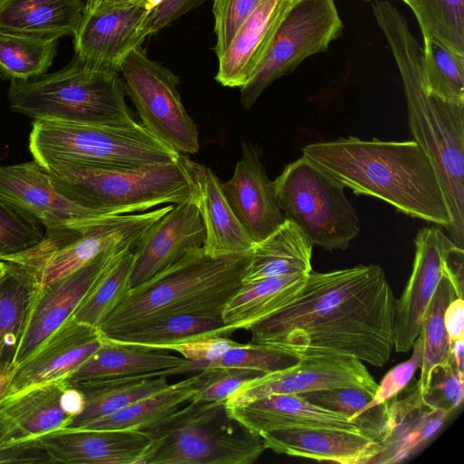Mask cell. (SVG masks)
I'll list each match as a JSON object with an SVG mask.
<instances>
[{"label":"cell","mask_w":464,"mask_h":464,"mask_svg":"<svg viewBox=\"0 0 464 464\" xmlns=\"http://www.w3.org/2000/svg\"><path fill=\"white\" fill-rule=\"evenodd\" d=\"M395 304L380 266L312 270L289 304L248 329L250 343L300 359L351 356L382 367L394 351Z\"/></svg>","instance_id":"cell-1"},{"label":"cell","mask_w":464,"mask_h":464,"mask_svg":"<svg viewBox=\"0 0 464 464\" xmlns=\"http://www.w3.org/2000/svg\"><path fill=\"white\" fill-rule=\"evenodd\" d=\"M302 152L356 195L377 198L405 215L450 228L451 218L436 171L414 140L350 136L308 144Z\"/></svg>","instance_id":"cell-2"},{"label":"cell","mask_w":464,"mask_h":464,"mask_svg":"<svg viewBox=\"0 0 464 464\" xmlns=\"http://www.w3.org/2000/svg\"><path fill=\"white\" fill-rule=\"evenodd\" d=\"M372 13L399 69L414 140L430 159L451 218L448 229L459 247L464 243V106L430 95L421 73L422 47L404 15L389 1Z\"/></svg>","instance_id":"cell-3"},{"label":"cell","mask_w":464,"mask_h":464,"mask_svg":"<svg viewBox=\"0 0 464 464\" xmlns=\"http://www.w3.org/2000/svg\"><path fill=\"white\" fill-rule=\"evenodd\" d=\"M249 252L210 256L203 247L191 251L130 288L99 328L102 336L111 337L175 314L222 316L226 304L243 285Z\"/></svg>","instance_id":"cell-4"},{"label":"cell","mask_w":464,"mask_h":464,"mask_svg":"<svg viewBox=\"0 0 464 464\" xmlns=\"http://www.w3.org/2000/svg\"><path fill=\"white\" fill-rule=\"evenodd\" d=\"M117 71L76 55L63 69L27 81L11 80L9 108L34 121L129 126L135 124Z\"/></svg>","instance_id":"cell-5"},{"label":"cell","mask_w":464,"mask_h":464,"mask_svg":"<svg viewBox=\"0 0 464 464\" xmlns=\"http://www.w3.org/2000/svg\"><path fill=\"white\" fill-rule=\"evenodd\" d=\"M44 169L54 188L70 200L106 214L195 203L197 197L194 180L179 159L133 168L60 163Z\"/></svg>","instance_id":"cell-6"},{"label":"cell","mask_w":464,"mask_h":464,"mask_svg":"<svg viewBox=\"0 0 464 464\" xmlns=\"http://www.w3.org/2000/svg\"><path fill=\"white\" fill-rule=\"evenodd\" d=\"M138 430L150 440L141 464H252L266 450L225 401L191 400Z\"/></svg>","instance_id":"cell-7"},{"label":"cell","mask_w":464,"mask_h":464,"mask_svg":"<svg viewBox=\"0 0 464 464\" xmlns=\"http://www.w3.org/2000/svg\"><path fill=\"white\" fill-rule=\"evenodd\" d=\"M29 150L43 168L60 163L133 168L177 162L180 154L140 122L113 126L34 121Z\"/></svg>","instance_id":"cell-8"},{"label":"cell","mask_w":464,"mask_h":464,"mask_svg":"<svg viewBox=\"0 0 464 464\" xmlns=\"http://www.w3.org/2000/svg\"><path fill=\"white\" fill-rule=\"evenodd\" d=\"M172 207L95 216L47 228L39 244L3 260L31 268L42 286L73 273L107 248L121 245L135 248L147 229Z\"/></svg>","instance_id":"cell-9"},{"label":"cell","mask_w":464,"mask_h":464,"mask_svg":"<svg viewBox=\"0 0 464 464\" xmlns=\"http://www.w3.org/2000/svg\"><path fill=\"white\" fill-rule=\"evenodd\" d=\"M281 210L314 246L345 250L358 236L359 218L344 187L302 156L274 180Z\"/></svg>","instance_id":"cell-10"},{"label":"cell","mask_w":464,"mask_h":464,"mask_svg":"<svg viewBox=\"0 0 464 464\" xmlns=\"http://www.w3.org/2000/svg\"><path fill=\"white\" fill-rule=\"evenodd\" d=\"M120 73L141 125L177 152L197 153L199 150L198 130L181 102L179 77L149 58L141 45L124 58Z\"/></svg>","instance_id":"cell-11"},{"label":"cell","mask_w":464,"mask_h":464,"mask_svg":"<svg viewBox=\"0 0 464 464\" xmlns=\"http://www.w3.org/2000/svg\"><path fill=\"white\" fill-rule=\"evenodd\" d=\"M343 29L334 0H294L262 62L240 88L242 106L252 107L276 80L290 74L307 57L326 52Z\"/></svg>","instance_id":"cell-12"},{"label":"cell","mask_w":464,"mask_h":464,"mask_svg":"<svg viewBox=\"0 0 464 464\" xmlns=\"http://www.w3.org/2000/svg\"><path fill=\"white\" fill-rule=\"evenodd\" d=\"M377 386L366 366L354 357L313 356L249 381L225 403L227 408H234L273 394H300L335 388H359L374 395Z\"/></svg>","instance_id":"cell-13"},{"label":"cell","mask_w":464,"mask_h":464,"mask_svg":"<svg viewBox=\"0 0 464 464\" xmlns=\"http://www.w3.org/2000/svg\"><path fill=\"white\" fill-rule=\"evenodd\" d=\"M84 408L82 392L66 378L0 401V449L65 429Z\"/></svg>","instance_id":"cell-14"},{"label":"cell","mask_w":464,"mask_h":464,"mask_svg":"<svg viewBox=\"0 0 464 464\" xmlns=\"http://www.w3.org/2000/svg\"><path fill=\"white\" fill-rule=\"evenodd\" d=\"M408 284L395 304L393 350L407 353L420 336L423 318L451 254L460 248L438 227L420 229ZM463 249V248H462Z\"/></svg>","instance_id":"cell-15"},{"label":"cell","mask_w":464,"mask_h":464,"mask_svg":"<svg viewBox=\"0 0 464 464\" xmlns=\"http://www.w3.org/2000/svg\"><path fill=\"white\" fill-rule=\"evenodd\" d=\"M159 0H132L83 12L73 35L75 55L93 65L117 71L124 58L145 40L144 21Z\"/></svg>","instance_id":"cell-16"},{"label":"cell","mask_w":464,"mask_h":464,"mask_svg":"<svg viewBox=\"0 0 464 464\" xmlns=\"http://www.w3.org/2000/svg\"><path fill=\"white\" fill-rule=\"evenodd\" d=\"M125 249L134 247L121 245L107 248L73 273L40 287L14 357L15 366L72 317L104 268Z\"/></svg>","instance_id":"cell-17"},{"label":"cell","mask_w":464,"mask_h":464,"mask_svg":"<svg viewBox=\"0 0 464 464\" xmlns=\"http://www.w3.org/2000/svg\"><path fill=\"white\" fill-rule=\"evenodd\" d=\"M205 228L194 202L173 205L155 221L133 249L130 288L166 270L191 251L203 247Z\"/></svg>","instance_id":"cell-18"},{"label":"cell","mask_w":464,"mask_h":464,"mask_svg":"<svg viewBox=\"0 0 464 464\" xmlns=\"http://www.w3.org/2000/svg\"><path fill=\"white\" fill-rule=\"evenodd\" d=\"M102 343L99 329L69 318L27 359L15 366L4 398L39 384L67 378L92 355Z\"/></svg>","instance_id":"cell-19"},{"label":"cell","mask_w":464,"mask_h":464,"mask_svg":"<svg viewBox=\"0 0 464 464\" xmlns=\"http://www.w3.org/2000/svg\"><path fill=\"white\" fill-rule=\"evenodd\" d=\"M224 195L246 233L257 243L285 220L281 210L274 181L262 164L258 149L242 143V153L231 179L221 182Z\"/></svg>","instance_id":"cell-20"},{"label":"cell","mask_w":464,"mask_h":464,"mask_svg":"<svg viewBox=\"0 0 464 464\" xmlns=\"http://www.w3.org/2000/svg\"><path fill=\"white\" fill-rule=\"evenodd\" d=\"M0 199L45 229L106 214L70 200L51 182L46 170L31 161L0 166Z\"/></svg>","instance_id":"cell-21"},{"label":"cell","mask_w":464,"mask_h":464,"mask_svg":"<svg viewBox=\"0 0 464 464\" xmlns=\"http://www.w3.org/2000/svg\"><path fill=\"white\" fill-rule=\"evenodd\" d=\"M54 463L141 464L150 440L138 430L62 429L37 438Z\"/></svg>","instance_id":"cell-22"},{"label":"cell","mask_w":464,"mask_h":464,"mask_svg":"<svg viewBox=\"0 0 464 464\" xmlns=\"http://www.w3.org/2000/svg\"><path fill=\"white\" fill-rule=\"evenodd\" d=\"M266 449L280 454L340 464H369L382 445L359 430L287 429L260 435Z\"/></svg>","instance_id":"cell-23"},{"label":"cell","mask_w":464,"mask_h":464,"mask_svg":"<svg viewBox=\"0 0 464 464\" xmlns=\"http://www.w3.org/2000/svg\"><path fill=\"white\" fill-rule=\"evenodd\" d=\"M294 0H261L240 25L218 58L216 81L242 88L265 57L276 32Z\"/></svg>","instance_id":"cell-24"},{"label":"cell","mask_w":464,"mask_h":464,"mask_svg":"<svg viewBox=\"0 0 464 464\" xmlns=\"http://www.w3.org/2000/svg\"><path fill=\"white\" fill-rule=\"evenodd\" d=\"M179 160L196 186L195 204L205 228L204 253L221 256L249 252L255 242L231 209L215 172L188 155L179 154Z\"/></svg>","instance_id":"cell-25"},{"label":"cell","mask_w":464,"mask_h":464,"mask_svg":"<svg viewBox=\"0 0 464 464\" xmlns=\"http://www.w3.org/2000/svg\"><path fill=\"white\" fill-rule=\"evenodd\" d=\"M448 415L424 401L418 383L404 397L394 396L388 401V422L382 450L369 464L406 460L434 437Z\"/></svg>","instance_id":"cell-26"},{"label":"cell","mask_w":464,"mask_h":464,"mask_svg":"<svg viewBox=\"0 0 464 464\" xmlns=\"http://www.w3.org/2000/svg\"><path fill=\"white\" fill-rule=\"evenodd\" d=\"M227 409L232 417L259 436L287 429L332 428L361 431L348 417L313 404L298 394H273Z\"/></svg>","instance_id":"cell-27"},{"label":"cell","mask_w":464,"mask_h":464,"mask_svg":"<svg viewBox=\"0 0 464 464\" xmlns=\"http://www.w3.org/2000/svg\"><path fill=\"white\" fill-rule=\"evenodd\" d=\"M188 360L170 351L141 345L124 344L102 336L101 346L67 378L70 386L111 378L162 374L172 375L174 370Z\"/></svg>","instance_id":"cell-28"},{"label":"cell","mask_w":464,"mask_h":464,"mask_svg":"<svg viewBox=\"0 0 464 464\" xmlns=\"http://www.w3.org/2000/svg\"><path fill=\"white\" fill-rule=\"evenodd\" d=\"M84 9L82 0H0V30L59 40L74 35Z\"/></svg>","instance_id":"cell-29"},{"label":"cell","mask_w":464,"mask_h":464,"mask_svg":"<svg viewBox=\"0 0 464 464\" xmlns=\"http://www.w3.org/2000/svg\"><path fill=\"white\" fill-rule=\"evenodd\" d=\"M313 246L301 230L286 219L265 239L255 243L243 284L312 270Z\"/></svg>","instance_id":"cell-30"},{"label":"cell","mask_w":464,"mask_h":464,"mask_svg":"<svg viewBox=\"0 0 464 464\" xmlns=\"http://www.w3.org/2000/svg\"><path fill=\"white\" fill-rule=\"evenodd\" d=\"M306 277L304 274H295L243 284L222 313L229 335L236 330H248L289 304L305 284Z\"/></svg>","instance_id":"cell-31"},{"label":"cell","mask_w":464,"mask_h":464,"mask_svg":"<svg viewBox=\"0 0 464 464\" xmlns=\"http://www.w3.org/2000/svg\"><path fill=\"white\" fill-rule=\"evenodd\" d=\"M169 384L167 376L147 374L86 382L73 387L84 397V408L75 416L68 430H76L93 420L110 415L148 396L153 395Z\"/></svg>","instance_id":"cell-32"},{"label":"cell","mask_w":464,"mask_h":464,"mask_svg":"<svg viewBox=\"0 0 464 464\" xmlns=\"http://www.w3.org/2000/svg\"><path fill=\"white\" fill-rule=\"evenodd\" d=\"M40 287L31 268L7 262L0 279V353L14 363Z\"/></svg>","instance_id":"cell-33"},{"label":"cell","mask_w":464,"mask_h":464,"mask_svg":"<svg viewBox=\"0 0 464 464\" xmlns=\"http://www.w3.org/2000/svg\"><path fill=\"white\" fill-rule=\"evenodd\" d=\"M203 379V371L76 430H139L174 413L190 401Z\"/></svg>","instance_id":"cell-34"},{"label":"cell","mask_w":464,"mask_h":464,"mask_svg":"<svg viewBox=\"0 0 464 464\" xmlns=\"http://www.w3.org/2000/svg\"><path fill=\"white\" fill-rule=\"evenodd\" d=\"M205 335H229L222 316L175 314L105 338L124 344L162 348Z\"/></svg>","instance_id":"cell-35"},{"label":"cell","mask_w":464,"mask_h":464,"mask_svg":"<svg viewBox=\"0 0 464 464\" xmlns=\"http://www.w3.org/2000/svg\"><path fill=\"white\" fill-rule=\"evenodd\" d=\"M456 297H463V281L454 275L447 263L423 318L420 333L423 356L420 377L417 382L420 393L426 390L431 369L447 359L450 341L444 324V313Z\"/></svg>","instance_id":"cell-36"},{"label":"cell","mask_w":464,"mask_h":464,"mask_svg":"<svg viewBox=\"0 0 464 464\" xmlns=\"http://www.w3.org/2000/svg\"><path fill=\"white\" fill-rule=\"evenodd\" d=\"M133 249L120 252L104 268L72 318L99 329L130 290Z\"/></svg>","instance_id":"cell-37"},{"label":"cell","mask_w":464,"mask_h":464,"mask_svg":"<svg viewBox=\"0 0 464 464\" xmlns=\"http://www.w3.org/2000/svg\"><path fill=\"white\" fill-rule=\"evenodd\" d=\"M313 404L339 412L355 422L360 430L378 442L384 439L388 401L367 410L373 394L359 388H335L298 394Z\"/></svg>","instance_id":"cell-38"},{"label":"cell","mask_w":464,"mask_h":464,"mask_svg":"<svg viewBox=\"0 0 464 464\" xmlns=\"http://www.w3.org/2000/svg\"><path fill=\"white\" fill-rule=\"evenodd\" d=\"M59 40L0 30V73L27 81L46 73L57 53Z\"/></svg>","instance_id":"cell-39"},{"label":"cell","mask_w":464,"mask_h":464,"mask_svg":"<svg viewBox=\"0 0 464 464\" xmlns=\"http://www.w3.org/2000/svg\"><path fill=\"white\" fill-rule=\"evenodd\" d=\"M421 73L430 95L464 106V55L451 51L434 37H425Z\"/></svg>","instance_id":"cell-40"},{"label":"cell","mask_w":464,"mask_h":464,"mask_svg":"<svg viewBox=\"0 0 464 464\" xmlns=\"http://www.w3.org/2000/svg\"><path fill=\"white\" fill-rule=\"evenodd\" d=\"M423 38L434 37L464 55V0H411Z\"/></svg>","instance_id":"cell-41"},{"label":"cell","mask_w":464,"mask_h":464,"mask_svg":"<svg viewBox=\"0 0 464 464\" xmlns=\"http://www.w3.org/2000/svg\"><path fill=\"white\" fill-rule=\"evenodd\" d=\"M301 359L280 349L255 343H240L210 362H188L176 368L174 374L211 368H243L269 373L296 364Z\"/></svg>","instance_id":"cell-42"},{"label":"cell","mask_w":464,"mask_h":464,"mask_svg":"<svg viewBox=\"0 0 464 464\" xmlns=\"http://www.w3.org/2000/svg\"><path fill=\"white\" fill-rule=\"evenodd\" d=\"M40 224L0 199V259L23 253L39 244Z\"/></svg>","instance_id":"cell-43"},{"label":"cell","mask_w":464,"mask_h":464,"mask_svg":"<svg viewBox=\"0 0 464 464\" xmlns=\"http://www.w3.org/2000/svg\"><path fill=\"white\" fill-rule=\"evenodd\" d=\"M421 395L426 403L450 414L463 401L464 376L447 358L431 369L428 385Z\"/></svg>","instance_id":"cell-44"},{"label":"cell","mask_w":464,"mask_h":464,"mask_svg":"<svg viewBox=\"0 0 464 464\" xmlns=\"http://www.w3.org/2000/svg\"><path fill=\"white\" fill-rule=\"evenodd\" d=\"M265 372L243 368H211L203 370V379L192 400L225 401L244 384Z\"/></svg>","instance_id":"cell-45"},{"label":"cell","mask_w":464,"mask_h":464,"mask_svg":"<svg viewBox=\"0 0 464 464\" xmlns=\"http://www.w3.org/2000/svg\"><path fill=\"white\" fill-rule=\"evenodd\" d=\"M261 0H214L212 12L217 36L215 53L219 57L230 44L235 34Z\"/></svg>","instance_id":"cell-46"},{"label":"cell","mask_w":464,"mask_h":464,"mask_svg":"<svg viewBox=\"0 0 464 464\" xmlns=\"http://www.w3.org/2000/svg\"><path fill=\"white\" fill-rule=\"evenodd\" d=\"M411 349L413 352L411 358L393 367L382 378L372 399L367 405V410L390 401L410 383L414 373L422 364L423 340L421 334L416 339Z\"/></svg>","instance_id":"cell-47"},{"label":"cell","mask_w":464,"mask_h":464,"mask_svg":"<svg viewBox=\"0 0 464 464\" xmlns=\"http://www.w3.org/2000/svg\"><path fill=\"white\" fill-rule=\"evenodd\" d=\"M239 344L226 336L205 335L180 343L167 345L161 349L176 352L190 362H210Z\"/></svg>","instance_id":"cell-48"},{"label":"cell","mask_w":464,"mask_h":464,"mask_svg":"<svg viewBox=\"0 0 464 464\" xmlns=\"http://www.w3.org/2000/svg\"><path fill=\"white\" fill-rule=\"evenodd\" d=\"M208 0H159L140 28L147 37L169 26L172 22Z\"/></svg>","instance_id":"cell-49"},{"label":"cell","mask_w":464,"mask_h":464,"mask_svg":"<svg viewBox=\"0 0 464 464\" xmlns=\"http://www.w3.org/2000/svg\"><path fill=\"white\" fill-rule=\"evenodd\" d=\"M3 463H54L38 439L19 442L0 449V464Z\"/></svg>","instance_id":"cell-50"},{"label":"cell","mask_w":464,"mask_h":464,"mask_svg":"<svg viewBox=\"0 0 464 464\" xmlns=\"http://www.w3.org/2000/svg\"><path fill=\"white\" fill-rule=\"evenodd\" d=\"M444 324L449 341L464 338L463 297H456L448 304L444 313Z\"/></svg>","instance_id":"cell-51"},{"label":"cell","mask_w":464,"mask_h":464,"mask_svg":"<svg viewBox=\"0 0 464 464\" xmlns=\"http://www.w3.org/2000/svg\"><path fill=\"white\" fill-rule=\"evenodd\" d=\"M448 359H450L460 375L464 376V338L450 341Z\"/></svg>","instance_id":"cell-52"},{"label":"cell","mask_w":464,"mask_h":464,"mask_svg":"<svg viewBox=\"0 0 464 464\" xmlns=\"http://www.w3.org/2000/svg\"><path fill=\"white\" fill-rule=\"evenodd\" d=\"M14 369L15 364L14 362L0 353V401L5 396Z\"/></svg>","instance_id":"cell-53"},{"label":"cell","mask_w":464,"mask_h":464,"mask_svg":"<svg viewBox=\"0 0 464 464\" xmlns=\"http://www.w3.org/2000/svg\"><path fill=\"white\" fill-rule=\"evenodd\" d=\"M132 0H90L85 3V11L121 5Z\"/></svg>","instance_id":"cell-54"},{"label":"cell","mask_w":464,"mask_h":464,"mask_svg":"<svg viewBox=\"0 0 464 464\" xmlns=\"http://www.w3.org/2000/svg\"><path fill=\"white\" fill-rule=\"evenodd\" d=\"M7 268V262L0 259V279L4 276Z\"/></svg>","instance_id":"cell-55"},{"label":"cell","mask_w":464,"mask_h":464,"mask_svg":"<svg viewBox=\"0 0 464 464\" xmlns=\"http://www.w3.org/2000/svg\"><path fill=\"white\" fill-rule=\"evenodd\" d=\"M401 1H402L403 3H405L407 5H410V2H411V0H401Z\"/></svg>","instance_id":"cell-56"}]
</instances>
